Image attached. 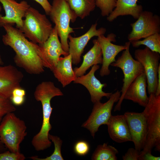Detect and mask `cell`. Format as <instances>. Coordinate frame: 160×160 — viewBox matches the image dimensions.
Instances as JSON below:
<instances>
[{
  "label": "cell",
  "instance_id": "cell-11",
  "mask_svg": "<svg viewBox=\"0 0 160 160\" xmlns=\"http://www.w3.org/2000/svg\"><path fill=\"white\" fill-rule=\"evenodd\" d=\"M137 20L130 24L132 30L127 36L130 42L160 33V17L148 11H143Z\"/></svg>",
  "mask_w": 160,
  "mask_h": 160
},
{
  "label": "cell",
  "instance_id": "cell-25",
  "mask_svg": "<svg viewBox=\"0 0 160 160\" xmlns=\"http://www.w3.org/2000/svg\"><path fill=\"white\" fill-rule=\"evenodd\" d=\"M130 42L134 47L137 48L141 45H144L151 50L160 54V33L153 34L143 40L133 41Z\"/></svg>",
  "mask_w": 160,
  "mask_h": 160
},
{
  "label": "cell",
  "instance_id": "cell-1",
  "mask_svg": "<svg viewBox=\"0 0 160 160\" xmlns=\"http://www.w3.org/2000/svg\"><path fill=\"white\" fill-rule=\"evenodd\" d=\"M3 27L6 33L2 36V41L15 52L14 60L16 65L29 74L43 72L44 67L38 54V44L29 41L19 29L12 25L6 24Z\"/></svg>",
  "mask_w": 160,
  "mask_h": 160
},
{
  "label": "cell",
  "instance_id": "cell-9",
  "mask_svg": "<svg viewBox=\"0 0 160 160\" xmlns=\"http://www.w3.org/2000/svg\"><path fill=\"white\" fill-rule=\"evenodd\" d=\"M134 57L143 67L147 78L148 93L155 94L157 85L158 70L160 65V53L145 47L143 49L135 50Z\"/></svg>",
  "mask_w": 160,
  "mask_h": 160
},
{
  "label": "cell",
  "instance_id": "cell-24",
  "mask_svg": "<svg viewBox=\"0 0 160 160\" xmlns=\"http://www.w3.org/2000/svg\"><path fill=\"white\" fill-rule=\"evenodd\" d=\"M119 151L114 147L107 143L98 145L91 157L92 160H117Z\"/></svg>",
  "mask_w": 160,
  "mask_h": 160
},
{
  "label": "cell",
  "instance_id": "cell-33",
  "mask_svg": "<svg viewBox=\"0 0 160 160\" xmlns=\"http://www.w3.org/2000/svg\"><path fill=\"white\" fill-rule=\"evenodd\" d=\"M10 100L14 105L19 106L22 105L25 102V97L15 95H12Z\"/></svg>",
  "mask_w": 160,
  "mask_h": 160
},
{
  "label": "cell",
  "instance_id": "cell-16",
  "mask_svg": "<svg viewBox=\"0 0 160 160\" xmlns=\"http://www.w3.org/2000/svg\"><path fill=\"white\" fill-rule=\"evenodd\" d=\"M100 68L98 65L92 66L87 74L77 77L73 81L74 83L81 84L88 91L91 96V101L94 103L100 101L104 97L109 98L112 92H105L103 88L106 87V84H102L95 76V73Z\"/></svg>",
  "mask_w": 160,
  "mask_h": 160
},
{
  "label": "cell",
  "instance_id": "cell-5",
  "mask_svg": "<svg viewBox=\"0 0 160 160\" xmlns=\"http://www.w3.org/2000/svg\"><path fill=\"white\" fill-rule=\"evenodd\" d=\"M24 17L23 26L19 29L25 37L36 44L46 41L53 28L46 15L30 7L27 10Z\"/></svg>",
  "mask_w": 160,
  "mask_h": 160
},
{
  "label": "cell",
  "instance_id": "cell-39",
  "mask_svg": "<svg viewBox=\"0 0 160 160\" xmlns=\"http://www.w3.org/2000/svg\"><path fill=\"white\" fill-rule=\"evenodd\" d=\"M1 6L0 5V12H1Z\"/></svg>",
  "mask_w": 160,
  "mask_h": 160
},
{
  "label": "cell",
  "instance_id": "cell-10",
  "mask_svg": "<svg viewBox=\"0 0 160 160\" xmlns=\"http://www.w3.org/2000/svg\"><path fill=\"white\" fill-rule=\"evenodd\" d=\"M38 53L44 67L52 71L61 55L66 56L69 54L63 49L55 26L47 39L38 44Z\"/></svg>",
  "mask_w": 160,
  "mask_h": 160
},
{
  "label": "cell",
  "instance_id": "cell-32",
  "mask_svg": "<svg viewBox=\"0 0 160 160\" xmlns=\"http://www.w3.org/2000/svg\"><path fill=\"white\" fill-rule=\"evenodd\" d=\"M42 7L46 14L49 15L51 10L52 5L48 0H34Z\"/></svg>",
  "mask_w": 160,
  "mask_h": 160
},
{
  "label": "cell",
  "instance_id": "cell-19",
  "mask_svg": "<svg viewBox=\"0 0 160 160\" xmlns=\"http://www.w3.org/2000/svg\"><path fill=\"white\" fill-rule=\"evenodd\" d=\"M147 78L145 72L137 77L127 89L123 99L129 100L145 107L148 100L146 92Z\"/></svg>",
  "mask_w": 160,
  "mask_h": 160
},
{
  "label": "cell",
  "instance_id": "cell-26",
  "mask_svg": "<svg viewBox=\"0 0 160 160\" xmlns=\"http://www.w3.org/2000/svg\"><path fill=\"white\" fill-rule=\"evenodd\" d=\"M48 137L50 140L53 143L55 148L53 153L49 156L45 158H40L38 156H31L29 158L33 160H63L62 155L61 148L62 141L60 138L56 136L53 135L49 134Z\"/></svg>",
  "mask_w": 160,
  "mask_h": 160
},
{
  "label": "cell",
  "instance_id": "cell-20",
  "mask_svg": "<svg viewBox=\"0 0 160 160\" xmlns=\"http://www.w3.org/2000/svg\"><path fill=\"white\" fill-rule=\"evenodd\" d=\"M72 57L69 54L60 57L55 67L52 71L55 77L64 87L73 81L77 77L72 68Z\"/></svg>",
  "mask_w": 160,
  "mask_h": 160
},
{
  "label": "cell",
  "instance_id": "cell-21",
  "mask_svg": "<svg viewBox=\"0 0 160 160\" xmlns=\"http://www.w3.org/2000/svg\"><path fill=\"white\" fill-rule=\"evenodd\" d=\"M138 0H117L116 7L107 17V20L111 22L119 16L128 15L137 19L143 11V6L137 3Z\"/></svg>",
  "mask_w": 160,
  "mask_h": 160
},
{
  "label": "cell",
  "instance_id": "cell-31",
  "mask_svg": "<svg viewBox=\"0 0 160 160\" xmlns=\"http://www.w3.org/2000/svg\"><path fill=\"white\" fill-rule=\"evenodd\" d=\"M140 152L135 148H130L123 156L122 159L123 160H139Z\"/></svg>",
  "mask_w": 160,
  "mask_h": 160
},
{
  "label": "cell",
  "instance_id": "cell-12",
  "mask_svg": "<svg viewBox=\"0 0 160 160\" xmlns=\"http://www.w3.org/2000/svg\"><path fill=\"white\" fill-rule=\"evenodd\" d=\"M116 37L115 35L112 33L108 35L107 37L104 35L97 37V39L102 53L103 62L100 72V74L101 76L110 74V65L115 61V58L117 55L127 48V42H126L124 45L113 44L111 42L116 41Z\"/></svg>",
  "mask_w": 160,
  "mask_h": 160
},
{
  "label": "cell",
  "instance_id": "cell-22",
  "mask_svg": "<svg viewBox=\"0 0 160 160\" xmlns=\"http://www.w3.org/2000/svg\"><path fill=\"white\" fill-rule=\"evenodd\" d=\"M92 42L93 45L83 56V61L81 65L73 70L77 77L84 75L86 71L93 65L102 63V51L97 39L93 40Z\"/></svg>",
  "mask_w": 160,
  "mask_h": 160
},
{
  "label": "cell",
  "instance_id": "cell-6",
  "mask_svg": "<svg viewBox=\"0 0 160 160\" xmlns=\"http://www.w3.org/2000/svg\"><path fill=\"white\" fill-rule=\"evenodd\" d=\"M49 15L55 24L63 49L69 53L68 36L75 32L70 23H74L77 17L65 0H53Z\"/></svg>",
  "mask_w": 160,
  "mask_h": 160
},
{
  "label": "cell",
  "instance_id": "cell-23",
  "mask_svg": "<svg viewBox=\"0 0 160 160\" xmlns=\"http://www.w3.org/2000/svg\"><path fill=\"white\" fill-rule=\"evenodd\" d=\"M77 17L82 19L95 8V0H65Z\"/></svg>",
  "mask_w": 160,
  "mask_h": 160
},
{
  "label": "cell",
  "instance_id": "cell-34",
  "mask_svg": "<svg viewBox=\"0 0 160 160\" xmlns=\"http://www.w3.org/2000/svg\"><path fill=\"white\" fill-rule=\"evenodd\" d=\"M160 156H153L151 152H147L142 154H140L139 160H160Z\"/></svg>",
  "mask_w": 160,
  "mask_h": 160
},
{
  "label": "cell",
  "instance_id": "cell-14",
  "mask_svg": "<svg viewBox=\"0 0 160 160\" xmlns=\"http://www.w3.org/2000/svg\"><path fill=\"white\" fill-rule=\"evenodd\" d=\"M0 2L5 14L4 16L0 14V27L6 24L13 26L15 24L16 28L20 29L23 26V18L30 5L24 0L18 3L15 0H0Z\"/></svg>",
  "mask_w": 160,
  "mask_h": 160
},
{
  "label": "cell",
  "instance_id": "cell-4",
  "mask_svg": "<svg viewBox=\"0 0 160 160\" xmlns=\"http://www.w3.org/2000/svg\"><path fill=\"white\" fill-rule=\"evenodd\" d=\"M25 121L13 112L6 114L0 123V139L7 149L20 153V145L27 135Z\"/></svg>",
  "mask_w": 160,
  "mask_h": 160
},
{
  "label": "cell",
  "instance_id": "cell-30",
  "mask_svg": "<svg viewBox=\"0 0 160 160\" xmlns=\"http://www.w3.org/2000/svg\"><path fill=\"white\" fill-rule=\"evenodd\" d=\"M25 159L24 155L20 152L14 153L8 150L0 153V160H24Z\"/></svg>",
  "mask_w": 160,
  "mask_h": 160
},
{
  "label": "cell",
  "instance_id": "cell-3",
  "mask_svg": "<svg viewBox=\"0 0 160 160\" xmlns=\"http://www.w3.org/2000/svg\"><path fill=\"white\" fill-rule=\"evenodd\" d=\"M145 117L147 127L146 140L140 154L156 151L160 152V95L151 94L143 112Z\"/></svg>",
  "mask_w": 160,
  "mask_h": 160
},
{
  "label": "cell",
  "instance_id": "cell-15",
  "mask_svg": "<svg viewBox=\"0 0 160 160\" xmlns=\"http://www.w3.org/2000/svg\"><path fill=\"white\" fill-rule=\"evenodd\" d=\"M97 25L96 22L92 24L88 31L80 36L73 37L71 34L69 35L68 52L71 55L73 64L77 65L81 62L84 48L91 38L105 33L106 29L104 27L97 29Z\"/></svg>",
  "mask_w": 160,
  "mask_h": 160
},
{
  "label": "cell",
  "instance_id": "cell-37",
  "mask_svg": "<svg viewBox=\"0 0 160 160\" xmlns=\"http://www.w3.org/2000/svg\"><path fill=\"white\" fill-rule=\"evenodd\" d=\"M7 148L4 145L1 141L0 139V153L4 152L6 151Z\"/></svg>",
  "mask_w": 160,
  "mask_h": 160
},
{
  "label": "cell",
  "instance_id": "cell-8",
  "mask_svg": "<svg viewBox=\"0 0 160 160\" xmlns=\"http://www.w3.org/2000/svg\"><path fill=\"white\" fill-rule=\"evenodd\" d=\"M121 92L117 90L112 93L109 100L103 103L100 101L94 103L92 112L87 120L82 127L88 129L94 138L96 133L102 125H107L111 118L114 103L119 100Z\"/></svg>",
  "mask_w": 160,
  "mask_h": 160
},
{
  "label": "cell",
  "instance_id": "cell-36",
  "mask_svg": "<svg viewBox=\"0 0 160 160\" xmlns=\"http://www.w3.org/2000/svg\"><path fill=\"white\" fill-rule=\"evenodd\" d=\"M155 95H160V65L159 66L158 73V82Z\"/></svg>",
  "mask_w": 160,
  "mask_h": 160
},
{
  "label": "cell",
  "instance_id": "cell-35",
  "mask_svg": "<svg viewBox=\"0 0 160 160\" xmlns=\"http://www.w3.org/2000/svg\"><path fill=\"white\" fill-rule=\"evenodd\" d=\"M25 94L26 92L25 90L20 87L15 88L12 92V95L25 97Z\"/></svg>",
  "mask_w": 160,
  "mask_h": 160
},
{
  "label": "cell",
  "instance_id": "cell-29",
  "mask_svg": "<svg viewBox=\"0 0 160 160\" xmlns=\"http://www.w3.org/2000/svg\"><path fill=\"white\" fill-rule=\"evenodd\" d=\"M73 149L75 153L77 155L84 156L89 152L90 146L89 143L86 141L80 140L75 143Z\"/></svg>",
  "mask_w": 160,
  "mask_h": 160
},
{
  "label": "cell",
  "instance_id": "cell-18",
  "mask_svg": "<svg viewBox=\"0 0 160 160\" xmlns=\"http://www.w3.org/2000/svg\"><path fill=\"white\" fill-rule=\"evenodd\" d=\"M107 125L109 136L114 142L119 143L132 142L128 124L124 114L112 115Z\"/></svg>",
  "mask_w": 160,
  "mask_h": 160
},
{
  "label": "cell",
  "instance_id": "cell-2",
  "mask_svg": "<svg viewBox=\"0 0 160 160\" xmlns=\"http://www.w3.org/2000/svg\"><path fill=\"white\" fill-rule=\"evenodd\" d=\"M63 95L60 89L51 81L42 82L36 87L34 93V97L36 101L41 103L43 114L41 129L34 136L31 142L32 145L37 151L46 149L52 145L48 137L49 132L52 128L50 122L53 109L51 105V101L55 97Z\"/></svg>",
  "mask_w": 160,
  "mask_h": 160
},
{
  "label": "cell",
  "instance_id": "cell-13",
  "mask_svg": "<svg viewBox=\"0 0 160 160\" xmlns=\"http://www.w3.org/2000/svg\"><path fill=\"white\" fill-rule=\"evenodd\" d=\"M126 118L135 148L140 152L143 149L146 140L147 127L143 112L127 111L124 114Z\"/></svg>",
  "mask_w": 160,
  "mask_h": 160
},
{
  "label": "cell",
  "instance_id": "cell-7",
  "mask_svg": "<svg viewBox=\"0 0 160 160\" xmlns=\"http://www.w3.org/2000/svg\"><path fill=\"white\" fill-rule=\"evenodd\" d=\"M130 44L129 41L127 42V48L123 50L121 55L115 61L110 65L113 67L120 68L124 74L123 84L120 91L121 95L114 108V111L121 110L124 96L127 89L137 77L144 72L143 66L132 57L130 52Z\"/></svg>",
  "mask_w": 160,
  "mask_h": 160
},
{
  "label": "cell",
  "instance_id": "cell-27",
  "mask_svg": "<svg viewBox=\"0 0 160 160\" xmlns=\"http://www.w3.org/2000/svg\"><path fill=\"white\" fill-rule=\"evenodd\" d=\"M117 0H95L96 6L101 10V15L108 16L116 7Z\"/></svg>",
  "mask_w": 160,
  "mask_h": 160
},
{
  "label": "cell",
  "instance_id": "cell-38",
  "mask_svg": "<svg viewBox=\"0 0 160 160\" xmlns=\"http://www.w3.org/2000/svg\"><path fill=\"white\" fill-rule=\"evenodd\" d=\"M3 64V62L1 58V56L0 55V65H2Z\"/></svg>",
  "mask_w": 160,
  "mask_h": 160
},
{
  "label": "cell",
  "instance_id": "cell-28",
  "mask_svg": "<svg viewBox=\"0 0 160 160\" xmlns=\"http://www.w3.org/2000/svg\"><path fill=\"white\" fill-rule=\"evenodd\" d=\"M16 110L9 99L0 96V123L7 113L13 112Z\"/></svg>",
  "mask_w": 160,
  "mask_h": 160
},
{
  "label": "cell",
  "instance_id": "cell-17",
  "mask_svg": "<svg viewBox=\"0 0 160 160\" xmlns=\"http://www.w3.org/2000/svg\"><path fill=\"white\" fill-rule=\"evenodd\" d=\"M22 73L14 66H0V96L9 99L15 88L21 87Z\"/></svg>",
  "mask_w": 160,
  "mask_h": 160
}]
</instances>
